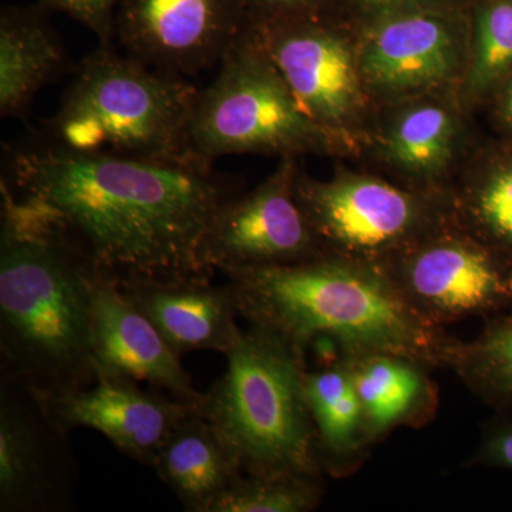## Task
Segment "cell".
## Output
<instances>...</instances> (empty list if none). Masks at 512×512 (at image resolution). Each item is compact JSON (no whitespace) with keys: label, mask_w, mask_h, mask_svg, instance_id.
I'll return each instance as SVG.
<instances>
[{"label":"cell","mask_w":512,"mask_h":512,"mask_svg":"<svg viewBox=\"0 0 512 512\" xmlns=\"http://www.w3.org/2000/svg\"><path fill=\"white\" fill-rule=\"evenodd\" d=\"M2 185L66 239L97 281L119 289L211 281L205 238L239 194L234 180L191 154L79 153L45 133L9 148Z\"/></svg>","instance_id":"6da1fadb"},{"label":"cell","mask_w":512,"mask_h":512,"mask_svg":"<svg viewBox=\"0 0 512 512\" xmlns=\"http://www.w3.org/2000/svg\"><path fill=\"white\" fill-rule=\"evenodd\" d=\"M225 276L239 318L303 352L328 340L338 353L380 350L450 369L458 339L420 318L383 266L325 254Z\"/></svg>","instance_id":"7a4b0ae2"},{"label":"cell","mask_w":512,"mask_h":512,"mask_svg":"<svg viewBox=\"0 0 512 512\" xmlns=\"http://www.w3.org/2000/svg\"><path fill=\"white\" fill-rule=\"evenodd\" d=\"M0 370L43 396L96 383L90 266L0 185Z\"/></svg>","instance_id":"3957f363"},{"label":"cell","mask_w":512,"mask_h":512,"mask_svg":"<svg viewBox=\"0 0 512 512\" xmlns=\"http://www.w3.org/2000/svg\"><path fill=\"white\" fill-rule=\"evenodd\" d=\"M227 372L202 394L198 410L251 476L323 477L306 402V352L271 330H241Z\"/></svg>","instance_id":"277c9868"},{"label":"cell","mask_w":512,"mask_h":512,"mask_svg":"<svg viewBox=\"0 0 512 512\" xmlns=\"http://www.w3.org/2000/svg\"><path fill=\"white\" fill-rule=\"evenodd\" d=\"M200 89L101 45L74 66L45 134L89 154L138 158L187 156V130Z\"/></svg>","instance_id":"5b68a950"},{"label":"cell","mask_w":512,"mask_h":512,"mask_svg":"<svg viewBox=\"0 0 512 512\" xmlns=\"http://www.w3.org/2000/svg\"><path fill=\"white\" fill-rule=\"evenodd\" d=\"M187 151L208 163L239 154L357 158L355 148L302 110L254 28L239 37L215 79L198 92Z\"/></svg>","instance_id":"8992f818"},{"label":"cell","mask_w":512,"mask_h":512,"mask_svg":"<svg viewBox=\"0 0 512 512\" xmlns=\"http://www.w3.org/2000/svg\"><path fill=\"white\" fill-rule=\"evenodd\" d=\"M296 198L325 254L380 266L451 220L447 202L340 161L326 180L299 168Z\"/></svg>","instance_id":"52a82bcc"},{"label":"cell","mask_w":512,"mask_h":512,"mask_svg":"<svg viewBox=\"0 0 512 512\" xmlns=\"http://www.w3.org/2000/svg\"><path fill=\"white\" fill-rule=\"evenodd\" d=\"M252 28L302 110L359 158L379 109L363 80L353 23L342 16Z\"/></svg>","instance_id":"ba28073f"},{"label":"cell","mask_w":512,"mask_h":512,"mask_svg":"<svg viewBox=\"0 0 512 512\" xmlns=\"http://www.w3.org/2000/svg\"><path fill=\"white\" fill-rule=\"evenodd\" d=\"M353 26L363 80L377 109L423 97L458 99L470 39L468 2L404 10Z\"/></svg>","instance_id":"9c48e42d"},{"label":"cell","mask_w":512,"mask_h":512,"mask_svg":"<svg viewBox=\"0 0 512 512\" xmlns=\"http://www.w3.org/2000/svg\"><path fill=\"white\" fill-rule=\"evenodd\" d=\"M383 268L407 305L437 328L512 302L511 262L453 218Z\"/></svg>","instance_id":"30bf717a"},{"label":"cell","mask_w":512,"mask_h":512,"mask_svg":"<svg viewBox=\"0 0 512 512\" xmlns=\"http://www.w3.org/2000/svg\"><path fill=\"white\" fill-rule=\"evenodd\" d=\"M471 120L456 97L390 104L377 111L375 128L357 161L407 190L447 202L477 143Z\"/></svg>","instance_id":"8fae6325"},{"label":"cell","mask_w":512,"mask_h":512,"mask_svg":"<svg viewBox=\"0 0 512 512\" xmlns=\"http://www.w3.org/2000/svg\"><path fill=\"white\" fill-rule=\"evenodd\" d=\"M69 436L42 394L0 370V512L73 510L77 464Z\"/></svg>","instance_id":"7c38bea8"},{"label":"cell","mask_w":512,"mask_h":512,"mask_svg":"<svg viewBox=\"0 0 512 512\" xmlns=\"http://www.w3.org/2000/svg\"><path fill=\"white\" fill-rule=\"evenodd\" d=\"M299 157H284L247 194L225 202L205 238V259L215 271L299 264L325 255L296 198Z\"/></svg>","instance_id":"4fadbf2b"},{"label":"cell","mask_w":512,"mask_h":512,"mask_svg":"<svg viewBox=\"0 0 512 512\" xmlns=\"http://www.w3.org/2000/svg\"><path fill=\"white\" fill-rule=\"evenodd\" d=\"M252 28L242 0H116L114 36L148 66L194 77L220 66Z\"/></svg>","instance_id":"5bb4252c"},{"label":"cell","mask_w":512,"mask_h":512,"mask_svg":"<svg viewBox=\"0 0 512 512\" xmlns=\"http://www.w3.org/2000/svg\"><path fill=\"white\" fill-rule=\"evenodd\" d=\"M43 397L50 416L67 433L99 431L120 453L151 467L171 431L198 409V404L164 396L161 390L146 392L140 383L124 379H101Z\"/></svg>","instance_id":"9a60e30c"},{"label":"cell","mask_w":512,"mask_h":512,"mask_svg":"<svg viewBox=\"0 0 512 512\" xmlns=\"http://www.w3.org/2000/svg\"><path fill=\"white\" fill-rule=\"evenodd\" d=\"M93 329L96 382H146L181 402L200 404L204 393L195 389L181 357L121 289L94 282Z\"/></svg>","instance_id":"2e32d148"},{"label":"cell","mask_w":512,"mask_h":512,"mask_svg":"<svg viewBox=\"0 0 512 512\" xmlns=\"http://www.w3.org/2000/svg\"><path fill=\"white\" fill-rule=\"evenodd\" d=\"M178 356L198 350L227 355L241 328L229 285L211 281L164 282L121 289Z\"/></svg>","instance_id":"e0dca14e"},{"label":"cell","mask_w":512,"mask_h":512,"mask_svg":"<svg viewBox=\"0 0 512 512\" xmlns=\"http://www.w3.org/2000/svg\"><path fill=\"white\" fill-rule=\"evenodd\" d=\"M345 357L367 426L376 443L394 430L421 429L436 417L439 387L431 367L399 353H339Z\"/></svg>","instance_id":"ac0fdd59"},{"label":"cell","mask_w":512,"mask_h":512,"mask_svg":"<svg viewBox=\"0 0 512 512\" xmlns=\"http://www.w3.org/2000/svg\"><path fill=\"white\" fill-rule=\"evenodd\" d=\"M303 386L323 474L342 478L356 473L377 443L367 426L345 357L336 353L319 369L306 367Z\"/></svg>","instance_id":"d6986e66"},{"label":"cell","mask_w":512,"mask_h":512,"mask_svg":"<svg viewBox=\"0 0 512 512\" xmlns=\"http://www.w3.org/2000/svg\"><path fill=\"white\" fill-rule=\"evenodd\" d=\"M70 67L43 6L6 8L0 16V116H25L37 93Z\"/></svg>","instance_id":"ffe728a7"},{"label":"cell","mask_w":512,"mask_h":512,"mask_svg":"<svg viewBox=\"0 0 512 512\" xmlns=\"http://www.w3.org/2000/svg\"><path fill=\"white\" fill-rule=\"evenodd\" d=\"M153 467L188 512H210L244 474L198 409L171 431Z\"/></svg>","instance_id":"44dd1931"},{"label":"cell","mask_w":512,"mask_h":512,"mask_svg":"<svg viewBox=\"0 0 512 512\" xmlns=\"http://www.w3.org/2000/svg\"><path fill=\"white\" fill-rule=\"evenodd\" d=\"M448 210L466 229L512 264V157L474 144L448 192Z\"/></svg>","instance_id":"7402d4cb"},{"label":"cell","mask_w":512,"mask_h":512,"mask_svg":"<svg viewBox=\"0 0 512 512\" xmlns=\"http://www.w3.org/2000/svg\"><path fill=\"white\" fill-rule=\"evenodd\" d=\"M470 5L466 72L458 103L474 116L512 73V0H477Z\"/></svg>","instance_id":"603a6c76"},{"label":"cell","mask_w":512,"mask_h":512,"mask_svg":"<svg viewBox=\"0 0 512 512\" xmlns=\"http://www.w3.org/2000/svg\"><path fill=\"white\" fill-rule=\"evenodd\" d=\"M450 369L468 389L494 406L512 403V320L497 318L478 338L458 340Z\"/></svg>","instance_id":"cb8c5ba5"},{"label":"cell","mask_w":512,"mask_h":512,"mask_svg":"<svg viewBox=\"0 0 512 512\" xmlns=\"http://www.w3.org/2000/svg\"><path fill=\"white\" fill-rule=\"evenodd\" d=\"M323 495V477L242 474L210 512H311L322 503Z\"/></svg>","instance_id":"d4e9b609"},{"label":"cell","mask_w":512,"mask_h":512,"mask_svg":"<svg viewBox=\"0 0 512 512\" xmlns=\"http://www.w3.org/2000/svg\"><path fill=\"white\" fill-rule=\"evenodd\" d=\"M252 26L295 20L342 18L348 0H242Z\"/></svg>","instance_id":"484cf974"},{"label":"cell","mask_w":512,"mask_h":512,"mask_svg":"<svg viewBox=\"0 0 512 512\" xmlns=\"http://www.w3.org/2000/svg\"><path fill=\"white\" fill-rule=\"evenodd\" d=\"M114 3L116 0H45L47 8L62 10L92 30L101 45L114 37Z\"/></svg>","instance_id":"4316f807"},{"label":"cell","mask_w":512,"mask_h":512,"mask_svg":"<svg viewBox=\"0 0 512 512\" xmlns=\"http://www.w3.org/2000/svg\"><path fill=\"white\" fill-rule=\"evenodd\" d=\"M470 464L512 471V414L495 417L485 426Z\"/></svg>","instance_id":"83f0119b"},{"label":"cell","mask_w":512,"mask_h":512,"mask_svg":"<svg viewBox=\"0 0 512 512\" xmlns=\"http://www.w3.org/2000/svg\"><path fill=\"white\" fill-rule=\"evenodd\" d=\"M467 0H348L346 15L353 25H362L382 16L433 6L454 5Z\"/></svg>","instance_id":"f1b7e54d"},{"label":"cell","mask_w":512,"mask_h":512,"mask_svg":"<svg viewBox=\"0 0 512 512\" xmlns=\"http://www.w3.org/2000/svg\"><path fill=\"white\" fill-rule=\"evenodd\" d=\"M487 103L493 106L498 123L512 136V73L495 89Z\"/></svg>","instance_id":"f546056e"},{"label":"cell","mask_w":512,"mask_h":512,"mask_svg":"<svg viewBox=\"0 0 512 512\" xmlns=\"http://www.w3.org/2000/svg\"><path fill=\"white\" fill-rule=\"evenodd\" d=\"M504 318L512 320V313H511V315L504 316Z\"/></svg>","instance_id":"4dcf8cb0"}]
</instances>
